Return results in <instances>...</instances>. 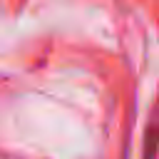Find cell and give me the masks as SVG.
<instances>
[{
  "label": "cell",
  "mask_w": 159,
  "mask_h": 159,
  "mask_svg": "<svg viewBox=\"0 0 159 159\" xmlns=\"http://www.w3.org/2000/svg\"><path fill=\"white\" fill-rule=\"evenodd\" d=\"M154 157V132H149V139H147V159Z\"/></svg>",
  "instance_id": "cell-1"
}]
</instances>
